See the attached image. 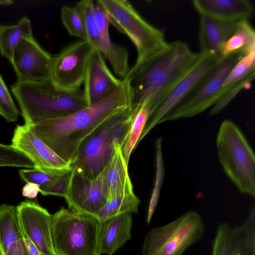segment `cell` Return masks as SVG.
Segmentation results:
<instances>
[{
  "label": "cell",
  "mask_w": 255,
  "mask_h": 255,
  "mask_svg": "<svg viewBox=\"0 0 255 255\" xmlns=\"http://www.w3.org/2000/svg\"><path fill=\"white\" fill-rule=\"evenodd\" d=\"M130 81L121 84L100 102L67 116L44 120L30 128L57 155L72 164L83 141L106 121L130 109Z\"/></svg>",
  "instance_id": "1"
},
{
  "label": "cell",
  "mask_w": 255,
  "mask_h": 255,
  "mask_svg": "<svg viewBox=\"0 0 255 255\" xmlns=\"http://www.w3.org/2000/svg\"><path fill=\"white\" fill-rule=\"evenodd\" d=\"M199 56V52H192L186 43L178 40L168 43L153 56L129 68L125 78L130 81L131 107L146 101L150 116Z\"/></svg>",
  "instance_id": "2"
},
{
  "label": "cell",
  "mask_w": 255,
  "mask_h": 255,
  "mask_svg": "<svg viewBox=\"0 0 255 255\" xmlns=\"http://www.w3.org/2000/svg\"><path fill=\"white\" fill-rule=\"evenodd\" d=\"M12 94L20 109L25 125L64 117L87 107L83 91L60 90L50 80L33 83L15 82Z\"/></svg>",
  "instance_id": "3"
},
{
  "label": "cell",
  "mask_w": 255,
  "mask_h": 255,
  "mask_svg": "<svg viewBox=\"0 0 255 255\" xmlns=\"http://www.w3.org/2000/svg\"><path fill=\"white\" fill-rule=\"evenodd\" d=\"M132 119L131 108L101 125L80 146L72 169L86 178H97L112 159L116 144L122 145Z\"/></svg>",
  "instance_id": "4"
},
{
  "label": "cell",
  "mask_w": 255,
  "mask_h": 255,
  "mask_svg": "<svg viewBox=\"0 0 255 255\" xmlns=\"http://www.w3.org/2000/svg\"><path fill=\"white\" fill-rule=\"evenodd\" d=\"M220 162L239 190L255 196V155L245 136L232 121L221 123L216 138Z\"/></svg>",
  "instance_id": "5"
},
{
  "label": "cell",
  "mask_w": 255,
  "mask_h": 255,
  "mask_svg": "<svg viewBox=\"0 0 255 255\" xmlns=\"http://www.w3.org/2000/svg\"><path fill=\"white\" fill-rule=\"evenodd\" d=\"M101 222L95 216L61 207L52 215V236L56 255H101Z\"/></svg>",
  "instance_id": "6"
},
{
  "label": "cell",
  "mask_w": 255,
  "mask_h": 255,
  "mask_svg": "<svg viewBox=\"0 0 255 255\" xmlns=\"http://www.w3.org/2000/svg\"><path fill=\"white\" fill-rule=\"evenodd\" d=\"M110 23L126 35L134 44L138 65L167 45L164 33L147 22L127 0H97Z\"/></svg>",
  "instance_id": "7"
},
{
  "label": "cell",
  "mask_w": 255,
  "mask_h": 255,
  "mask_svg": "<svg viewBox=\"0 0 255 255\" xmlns=\"http://www.w3.org/2000/svg\"><path fill=\"white\" fill-rule=\"evenodd\" d=\"M205 229L199 213L189 211L146 234L142 255H182L202 237Z\"/></svg>",
  "instance_id": "8"
},
{
  "label": "cell",
  "mask_w": 255,
  "mask_h": 255,
  "mask_svg": "<svg viewBox=\"0 0 255 255\" xmlns=\"http://www.w3.org/2000/svg\"><path fill=\"white\" fill-rule=\"evenodd\" d=\"M246 55L235 53L221 58L199 85L165 116L160 124L192 117L214 106L221 99L222 86L228 74L237 63Z\"/></svg>",
  "instance_id": "9"
},
{
  "label": "cell",
  "mask_w": 255,
  "mask_h": 255,
  "mask_svg": "<svg viewBox=\"0 0 255 255\" xmlns=\"http://www.w3.org/2000/svg\"><path fill=\"white\" fill-rule=\"evenodd\" d=\"M220 59L213 53L199 52V56L196 61L149 116L139 142L199 85L216 67Z\"/></svg>",
  "instance_id": "10"
},
{
  "label": "cell",
  "mask_w": 255,
  "mask_h": 255,
  "mask_svg": "<svg viewBox=\"0 0 255 255\" xmlns=\"http://www.w3.org/2000/svg\"><path fill=\"white\" fill-rule=\"evenodd\" d=\"M93 48L89 41L80 39L65 47L53 57L50 81L54 86L65 91L81 90Z\"/></svg>",
  "instance_id": "11"
},
{
  "label": "cell",
  "mask_w": 255,
  "mask_h": 255,
  "mask_svg": "<svg viewBox=\"0 0 255 255\" xmlns=\"http://www.w3.org/2000/svg\"><path fill=\"white\" fill-rule=\"evenodd\" d=\"M52 56L33 37L23 38L14 48L11 62L18 83L50 80Z\"/></svg>",
  "instance_id": "12"
},
{
  "label": "cell",
  "mask_w": 255,
  "mask_h": 255,
  "mask_svg": "<svg viewBox=\"0 0 255 255\" xmlns=\"http://www.w3.org/2000/svg\"><path fill=\"white\" fill-rule=\"evenodd\" d=\"M11 145L32 160L34 168L55 175H61L72 170L70 163L57 155L25 124L16 127Z\"/></svg>",
  "instance_id": "13"
},
{
  "label": "cell",
  "mask_w": 255,
  "mask_h": 255,
  "mask_svg": "<svg viewBox=\"0 0 255 255\" xmlns=\"http://www.w3.org/2000/svg\"><path fill=\"white\" fill-rule=\"evenodd\" d=\"M64 197L69 209L97 217L108 198L103 172L95 179H89L72 169Z\"/></svg>",
  "instance_id": "14"
},
{
  "label": "cell",
  "mask_w": 255,
  "mask_h": 255,
  "mask_svg": "<svg viewBox=\"0 0 255 255\" xmlns=\"http://www.w3.org/2000/svg\"><path fill=\"white\" fill-rule=\"evenodd\" d=\"M211 255H255V207L241 224L227 222L217 227L212 241Z\"/></svg>",
  "instance_id": "15"
},
{
  "label": "cell",
  "mask_w": 255,
  "mask_h": 255,
  "mask_svg": "<svg viewBox=\"0 0 255 255\" xmlns=\"http://www.w3.org/2000/svg\"><path fill=\"white\" fill-rule=\"evenodd\" d=\"M16 208L24 234L40 253L56 255L52 236V215L36 200L26 199Z\"/></svg>",
  "instance_id": "16"
},
{
  "label": "cell",
  "mask_w": 255,
  "mask_h": 255,
  "mask_svg": "<svg viewBox=\"0 0 255 255\" xmlns=\"http://www.w3.org/2000/svg\"><path fill=\"white\" fill-rule=\"evenodd\" d=\"M111 72L101 53L94 48L89 57L83 82V96L87 106L112 93L122 83Z\"/></svg>",
  "instance_id": "17"
},
{
  "label": "cell",
  "mask_w": 255,
  "mask_h": 255,
  "mask_svg": "<svg viewBox=\"0 0 255 255\" xmlns=\"http://www.w3.org/2000/svg\"><path fill=\"white\" fill-rule=\"evenodd\" d=\"M93 14L99 33L95 48L108 61L115 73L123 79L129 70L128 51L112 40L109 32L110 23L106 12L97 0L93 2Z\"/></svg>",
  "instance_id": "18"
},
{
  "label": "cell",
  "mask_w": 255,
  "mask_h": 255,
  "mask_svg": "<svg viewBox=\"0 0 255 255\" xmlns=\"http://www.w3.org/2000/svg\"><path fill=\"white\" fill-rule=\"evenodd\" d=\"M192 3L200 15L226 22L248 20L253 11L248 0H193Z\"/></svg>",
  "instance_id": "19"
},
{
  "label": "cell",
  "mask_w": 255,
  "mask_h": 255,
  "mask_svg": "<svg viewBox=\"0 0 255 255\" xmlns=\"http://www.w3.org/2000/svg\"><path fill=\"white\" fill-rule=\"evenodd\" d=\"M0 247L4 255H29L16 206L0 205Z\"/></svg>",
  "instance_id": "20"
},
{
  "label": "cell",
  "mask_w": 255,
  "mask_h": 255,
  "mask_svg": "<svg viewBox=\"0 0 255 255\" xmlns=\"http://www.w3.org/2000/svg\"><path fill=\"white\" fill-rule=\"evenodd\" d=\"M238 23L221 21L204 15H200V52L212 53L219 58H222V46L235 32Z\"/></svg>",
  "instance_id": "21"
},
{
  "label": "cell",
  "mask_w": 255,
  "mask_h": 255,
  "mask_svg": "<svg viewBox=\"0 0 255 255\" xmlns=\"http://www.w3.org/2000/svg\"><path fill=\"white\" fill-rule=\"evenodd\" d=\"M131 214L116 215L100 223L99 250L101 255H112L131 238Z\"/></svg>",
  "instance_id": "22"
},
{
  "label": "cell",
  "mask_w": 255,
  "mask_h": 255,
  "mask_svg": "<svg viewBox=\"0 0 255 255\" xmlns=\"http://www.w3.org/2000/svg\"><path fill=\"white\" fill-rule=\"evenodd\" d=\"M128 164L122 153L121 144L118 143L116 145L112 159L103 171L108 198L133 191L128 173Z\"/></svg>",
  "instance_id": "23"
},
{
  "label": "cell",
  "mask_w": 255,
  "mask_h": 255,
  "mask_svg": "<svg viewBox=\"0 0 255 255\" xmlns=\"http://www.w3.org/2000/svg\"><path fill=\"white\" fill-rule=\"evenodd\" d=\"M30 37H33L31 22L27 16L14 25H0V54L11 62L16 45L23 38Z\"/></svg>",
  "instance_id": "24"
},
{
  "label": "cell",
  "mask_w": 255,
  "mask_h": 255,
  "mask_svg": "<svg viewBox=\"0 0 255 255\" xmlns=\"http://www.w3.org/2000/svg\"><path fill=\"white\" fill-rule=\"evenodd\" d=\"M255 74V51H253L242 58L229 72L222 86L221 99L235 89H243L254 79Z\"/></svg>",
  "instance_id": "25"
},
{
  "label": "cell",
  "mask_w": 255,
  "mask_h": 255,
  "mask_svg": "<svg viewBox=\"0 0 255 255\" xmlns=\"http://www.w3.org/2000/svg\"><path fill=\"white\" fill-rule=\"evenodd\" d=\"M131 124L121 145L123 156L128 164L131 152L139 143L150 114L148 104L146 101L131 107Z\"/></svg>",
  "instance_id": "26"
},
{
  "label": "cell",
  "mask_w": 255,
  "mask_h": 255,
  "mask_svg": "<svg viewBox=\"0 0 255 255\" xmlns=\"http://www.w3.org/2000/svg\"><path fill=\"white\" fill-rule=\"evenodd\" d=\"M255 51V31L248 20L239 22L235 32L224 44L222 57L235 53L246 54Z\"/></svg>",
  "instance_id": "27"
},
{
  "label": "cell",
  "mask_w": 255,
  "mask_h": 255,
  "mask_svg": "<svg viewBox=\"0 0 255 255\" xmlns=\"http://www.w3.org/2000/svg\"><path fill=\"white\" fill-rule=\"evenodd\" d=\"M140 202L134 191L109 197L97 218L101 222L121 214L137 213Z\"/></svg>",
  "instance_id": "28"
},
{
  "label": "cell",
  "mask_w": 255,
  "mask_h": 255,
  "mask_svg": "<svg viewBox=\"0 0 255 255\" xmlns=\"http://www.w3.org/2000/svg\"><path fill=\"white\" fill-rule=\"evenodd\" d=\"M161 137L156 141V175L155 184L148 206L146 222L149 224L156 209L164 178V169L162 154Z\"/></svg>",
  "instance_id": "29"
},
{
  "label": "cell",
  "mask_w": 255,
  "mask_h": 255,
  "mask_svg": "<svg viewBox=\"0 0 255 255\" xmlns=\"http://www.w3.org/2000/svg\"><path fill=\"white\" fill-rule=\"evenodd\" d=\"M61 18L69 34L81 39H87L83 19L75 6L62 7L61 10Z\"/></svg>",
  "instance_id": "30"
},
{
  "label": "cell",
  "mask_w": 255,
  "mask_h": 255,
  "mask_svg": "<svg viewBox=\"0 0 255 255\" xmlns=\"http://www.w3.org/2000/svg\"><path fill=\"white\" fill-rule=\"evenodd\" d=\"M0 166L34 168L32 160L13 146L0 143Z\"/></svg>",
  "instance_id": "31"
},
{
  "label": "cell",
  "mask_w": 255,
  "mask_h": 255,
  "mask_svg": "<svg viewBox=\"0 0 255 255\" xmlns=\"http://www.w3.org/2000/svg\"><path fill=\"white\" fill-rule=\"evenodd\" d=\"M19 112L0 74V115L7 122L17 120Z\"/></svg>",
  "instance_id": "32"
},
{
  "label": "cell",
  "mask_w": 255,
  "mask_h": 255,
  "mask_svg": "<svg viewBox=\"0 0 255 255\" xmlns=\"http://www.w3.org/2000/svg\"><path fill=\"white\" fill-rule=\"evenodd\" d=\"M19 174L20 178L26 183L37 184L40 188L49 186L60 176L46 173L34 168L20 169Z\"/></svg>",
  "instance_id": "33"
},
{
  "label": "cell",
  "mask_w": 255,
  "mask_h": 255,
  "mask_svg": "<svg viewBox=\"0 0 255 255\" xmlns=\"http://www.w3.org/2000/svg\"><path fill=\"white\" fill-rule=\"evenodd\" d=\"M72 170L61 175L49 186L40 188L39 192L43 195L64 196L70 181Z\"/></svg>",
  "instance_id": "34"
},
{
  "label": "cell",
  "mask_w": 255,
  "mask_h": 255,
  "mask_svg": "<svg viewBox=\"0 0 255 255\" xmlns=\"http://www.w3.org/2000/svg\"><path fill=\"white\" fill-rule=\"evenodd\" d=\"M39 189V185L33 183H27L22 188V195L24 197L32 199L36 197Z\"/></svg>",
  "instance_id": "35"
},
{
  "label": "cell",
  "mask_w": 255,
  "mask_h": 255,
  "mask_svg": "<svg viewBox=\"0 0 255 255\" xmlns=\"http://www.w3.org/2000/svg\"><path fill=\"white\" fill-rule=\"evenodd\" d=\"M23 237L25 245L29 255H40V252L33 244V243L28 239V238L24 234Z\"/></svg>",
  "instance_id": "36"
},
{
  "label": "cell",
  "mask_w": 255,
  "mask_h": 255,
  "mask_svg": "<svg viewBox=\"0 0 255 255\" xmlns=\"http://www.w3.org/2000/svg\"><path fill=\"white\" fill-rule=\"evenodd\" d=\"M13 1L10 0H0V5H9L13 3Z\"/></svg>",
  "instance_id": "37"
},
{
  "label": "cell",
  "mask_w": 255,
  "mask_h": 255,
  "mask_svg": "<svg viewBox=\"0 0 255 255\" xmlns=\"http://www.w3.org/2000/svg\"><path fill=\"white\" fill-rule=\"evenodd\" d=\"M0 255H4L1 248L0 247Z\"/></svg>",
  "instance_id": "38"
},
{
  "label": "cell",
  "mask_w": 255,
  "mask_h": 255,
  "mask_svg": "<svg viewBox=\"0 0 255 255\" xmlns=\"http://www.w3.org/2000/svg\"><path fill=\"white\" fill-rule=\"evenodd\" d=\"M40 255H44V254H43L42 253H40Z\"/></svg>",
  "instance_id": "39"
}]
</instances>
